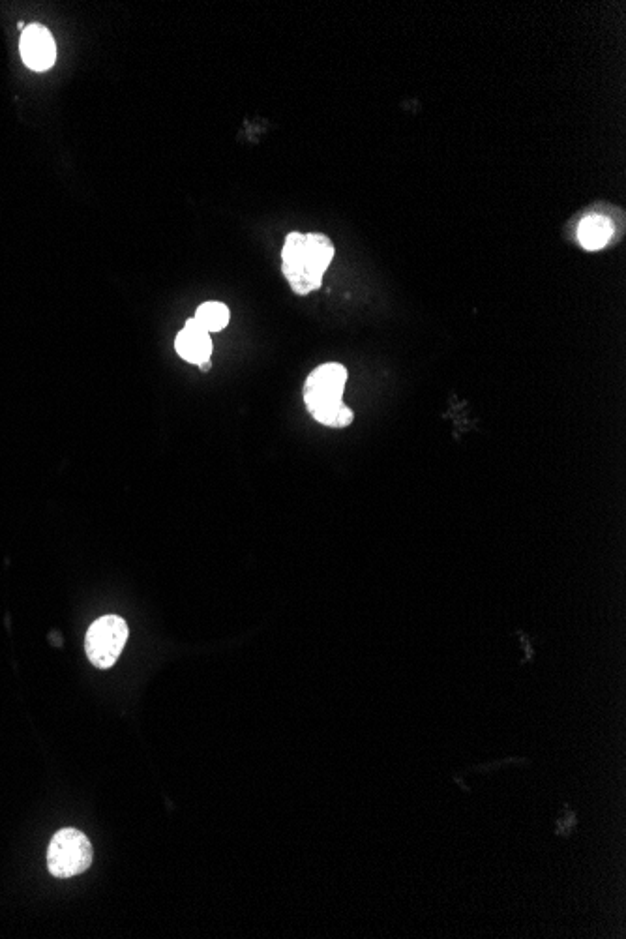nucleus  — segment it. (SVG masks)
Listing matches in <instances>:
<instances>
[{
    "label": "nucleus",
    "instance_id": "nucleus-10",
    "mask_svg": "<svg viewBox=\"0 0 626 939\" xmlns=\"http://www.w3.org/2000/svg\"><path fill=\"white\" fill-rule=\"evenodd\" d=\"M199 368H201V370H203V372H207V370H209V368H210V360H209V362H205V364H201V366H199Z\"/></svg>",
    "mask_w": 626,
    "mask_h": 939
},
{
    "label": "nucleus",
    "instance_id": "nucleus-1",
    "mask_svg": "<svg viewBox=\"0 0 626 939\" xmlns=\"http://www.w3.org/2000/svg\"><path fill=\"white\" fill-rule=\"evenodd\" d=\"M334 259L332 240L321 233H289L282 250V270L291 289L304 297L319 289Z\"/></svg>",
    "mask_w": 626,
    "mask_h": 939
},
{
    "label": "nucleus",
    "instance_id": "nucleus-3",
    "mask_svg": "<svg viewBox=\"0 0 626 939\" xmlns=\"http://www.w3.org/2000/svg\"><path fill=\"white\" fill-rule=\"evenodd\" d=\"M92 865V846L77 829H62L47 850V866L55 878H74Z\"/></svg>",
    "mask_w": 626,
    "mask_h": 939
},
{
    "label": "nucleus",
    "instance_id": "nucleus-4",
    "mask_svg": "<svg viewBox=\"0 0 626 939\" xmlns=\"http://www.w3.org/2000/svg\"><path fill=\"white\" fill-rule=\"evenodd\" d=\"M128 634V625L119 615H104L94 621L85 638V651L90 662L100 670L115 666L128 641Z\"/></svg>",
    "mask_w": 626,
    "mask_h": 939
},
{
    "label": "nucleus",
    "instance_id": "nucleus-7",
    "mask_svg": "<svg viewBox=\"0 0 626 939\" xmlns=\"http://www.w3.org/2000/svg\"><path fill=\"white\" fill-rule=\"evenodd\" d=\"M613 222L604 214H589L578 225V240L587 252H598L612 240Z\"/></svg>",
    "mask_w": 626,
    "mask_h": 939
},
{
    "label": "nucleus",
    "instance_id": "nucleus-8",
    "mask_svg": "<svg viewBox=\"0 0 626 939\" xmlns=\"http://www.w3.org/2000/svg\"><path fill=\"white\" fill-rule=\"evenodd\" d=\"M195 321L199 327L205 328L207 332H220L229 325L231 313L224 302H205L197 308L195 312Z\"/></svg>",
    "mask_w": 626,
    "mask_h": 939
},
{
    "label": "nucleus",
    "instance_id": "nucleus-9",
    "mask_svg": "<svg viewBox=\"0 0 626 939\" xmlns=\"http://www.w3.org/2000/svg\"><path fill=\"white\" fill-rule=\"evenodd\" d=\"M578 814L574 808H570L568 803L563 805L561 808V814L557 816L555 820V835L557 836H570L576 829H578Z\"/></svg>",
    "mask_w": 626,
    "mask_h": 939
},
{
    "label": "nucleus",
    "instance_id": "nucleus-6",
    "mask_svg": "<svg viewBox=\"0 0 626 939\" xmlns=\"http://www.w3.org/2000/svg\"><path fill=\"white\" fill-rule=\"evenodd\" d=\"M175 349L179 357L184 358L186 362L201 366L212 357V340L205 328L199 327L195 319H190L186 321V327L180 330L175 340Z\"/></svg>",
    "mask_w": 626,
    "mask_h": 939
},
{
    "label": "nucleus",
    "instance_id": "nucleus-2",
    "mask_svg": "<svg viewBox=\"0 0 626 939\" xmlns=\"http://www.w3.org/2000/svg\"><path fill=\"white\" fill-rule=\"evenodd\" d=\"M347 370L338 362L315 368L304 385V402L317 422L330 428H345L353 422V411L343 403Z\"/></svg>",
    "mask_w": 626,
    "mask_h": 939
},
{
    "label": "nucleus",
    "instance_id": "nucleus-5",
    "mask_svg": "<svg viewBox=\"0 0 626 939\" xmlns=\"http://www.w3.org/2000/svg\"><path fill=\"white\" fill-rule=\"evenodd\" d=\"M21 59L34 72H47L57 59V45L44 25L32 23L21 32Z\"/></svg>",
    "mask_w": 626,
    "mask_h": 939
}]
</instances>
